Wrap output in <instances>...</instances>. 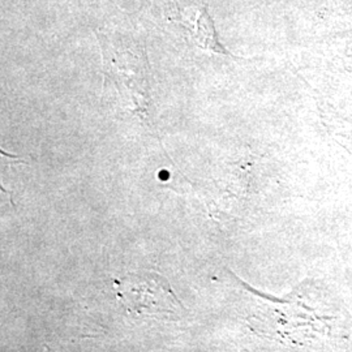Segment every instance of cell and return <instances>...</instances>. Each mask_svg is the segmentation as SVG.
Returning a JSON list of instances; mask_svg holds the SVG:
<instances>
[{
    "instance_id": "cell-2",
    "label": "cell",
    "mask_w": 352,
    "mask_h": 352,
    "mask_svg": "<svg viewBox=\"0 0 352 352\" xmlns=\"http://www.w3.org/2000/svg\"><path fill=\"white\" fill-rule=\"evenodd\" d=\"M177 12L180 25L183 26L196 46L214 54L230 55V52L221 45L213 20L205 6H187L179 8Z\"/></svg>"
},
{
    "instance_id": "cell-1",
    "label": "cell",
    "mask_w": 352,
    "mask_h": 352,
    "mask_svg": "<svg viewBox=\"0 0 352 352\" xmlns=\"http://www.w3.org/2000/svg\"><path fill=\"white\" fill-rule=\"evenodd\" d=\"M113 289L132 317L171 322L180 321L187 314L168 280L158 273L149 270L128 273L113 280Z\"/></svg>"
}]
</instances>
